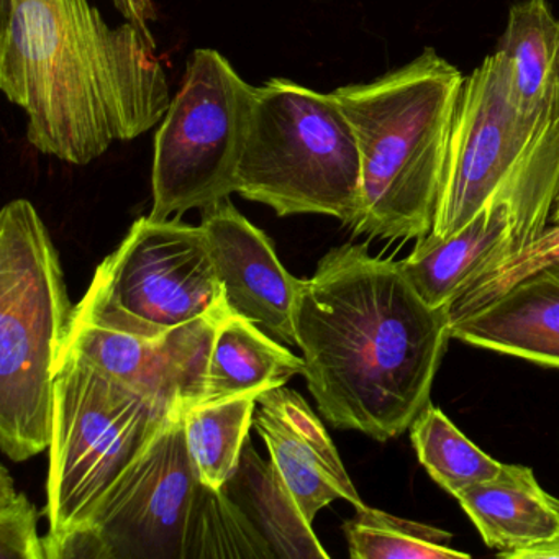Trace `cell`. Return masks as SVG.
I'll use <instances>...</instances> for the list:
<instances>
[{
  "instance_id": "obj_17",
  "label": "cell",
  "mask_w": 559,
  "mask_h": 559,
  "mask_svg": "<svg viewBox=\"0 0 559 559\" xmlns=\"http://www.w3.org/2000/svg\"><path fill=\"white\" fill-rule=\"evenodd\" d=\"M306 361L250 320L228 310L215 329L202 402L261 395L304 374Z\"/></svg>"
},
{
  "instance_id": "obj_9",
  "label": "cell",
  "mask_w": 559,
  "mask_h": 559,
  "mask_svg": "<svg viewBox=\"0 0 559 559\" xmlns=\"http://www.w3.org/2000/svg\"><path fill=\"white\" fill-rule=\"evenodd\" d=\"M543 104L523 109L512 61L502 51L464 78L431 234H456L490 201L535 133Z\"/></svg>"
},
{
  "instance_id": "obj_25",
  "label": "cell",
  "mask_w": 559,
  "mask_h": 559,
  "mask_svg": "<svg viewBox=\"0 0 559 559\" xmlns=\"http://www.w3.org/2000/svg\"><path fill=\"white\" fill-rule=\"evenodd\" d=\"M38 512L0 466V559H47L38 535Z\"/></svg>"
},
{
  "instance_id": "obj_4",
  "label": "cell",
  "mask_w": 559,
  "mask_h": 559,
  "mask_svg": "<svg viewBox=\"0 0 559 559\" xmlns=\"http://www.w3.org/2000/svg\"><path fill=\"white\" fill-rule=\"evenodd\" d=\"M74 306L57 247L27 199L0 214V447L12 461L48 450L55 371Z\"/></svg>"
},
{
  "instance_id": "obj_8",
  "label": "cell",
  "mask_w": 559,
  "mask_h": 559,
  "mask_svg": "<svg viewBox=\"0 0 559 559\" xmlns=\"http://www.w3.org/2000/svg\"><path fill=\"white\" fill-rule=\"evenodd\" d=\"M257 87L212 48L191 55L153 143L150 217L168 221L237 192Z\"/></svg>"
},
{
  "instance_id": "obj_16",
  "label": "cell",
  "mask_w": 559,
  "mask_h": 559,
  "mask_svg": "<svg viewBox=\"0 0 559 559\" xmlns=\"http://www.w3.org/2000/svg\"><path fill=\"white\" fill-rule=\"evenodd\" d=\"M512 207L502 188L456 234H428L401 261L402 270L430 307H450L477 277L499 266L512 234Z\"/></svg>"
},
{
  "instance_id": "obj_10",
  "label": "cell",
  "mask_w": 559,
  "mask_h": 559,
  "mask_svg": "<svg viewBox=\"0 0 559 559\" xmlns=\"http://www.w3.org/2000/svg\"><path fill=\"white\" fill-rule=\"evenodd\" d=\"M179 408L104 500L99 525L114 559H185L186 532L199 480Z\"/></svg>"
},
{
  "instance_id": "obj_22",
  "label": "cell",
  "mask_w": 559,
  "mask_h": 559,
  "mask_svg": "<svg viewBox=\"0 0 559 559\" xmlns=\"http://www.w3.org/2000/svg\"><path fill=\"white\" fill-rule=\"evenodd\" d=\"M353 559H469L453 548V535L428 523L362 506L343 523Z\"/></svg>"
},
{
  "instance_id": "obj_6",
  "label": "cell",
  "mask_w": 559,
  "mask_h": 559,
  "mask_svg": "<svg viewBox=\"0 0 559 559\" xmlns=\"http://www.w3.org/2000/svg\"><path fill=\"white\" fill-rule=\"evenodd\" d=\"M176 411L63 349L48 447V535L91 522Z\"/></svg>"
},
{
  "instance_id": "obj_24",
  "label": "cell",
  "mask_w": 559,
  "mask_h": 559,
  "mask_svg": "<svg viewBox=\"0 0 559 559\" xmlns=\"http://www.w3.org/2000/svg\"><path fill=\"white\" fill-rule=\"evenodd\" d=\"M549 264H559V225L546 228L545 234L535 243L530 245L522 254L509 263L473 281L451 304V322L486 306L503 290Z\"/></svg>"
},
{
  "instance_id": "obj_11",
  "label": "cell",
  "mask_w": 559,
  "mask_h": 559,
  "mask_svg": "<svg viewBox=\"0 0 559 559\" xmlns=\"http://www.w3.org/2000/svg\"><path fill=\"white\" fill-rule=\"evenodd\" d=\"M225 313L162 335H140L73 320L63 349L76 353L146 397L171 408L191 407L205 399L212 343Z\"/></svg>"
},
{
  "instance_id": "obj_14",
  "label": "cell",
  "mask_w": 559,
  "mask_h": 559,
  "mask_svg": "<svg viewBox=\"0 0 559 559\" xmlns=\"http://www.w3.org/2000/svg\"><path fill=\"white\" fill-rule=\"evenodd\" d=\"M451 338L559 369V264H549L451 322Z\"/></svg>"
},
{
  "instance_id": "obj_2",
  "label": "cell",
  "mask_w": 559,
  "mask_h": 559,
  "mask_svg": "<svg viewBox=\"0 0 559 559\" xmlns=\"http://www.w3.org/2000/svg\"><path fill=\"white\" fill-rule=\"evenodd\" d=\"M0 90L32 146L76 166L155 129L173 100L156 47L90 0H0Z\"/></svg>"
},
{
  "instance_id": "obj_27",
  "label": "cell",
  "mask_w": 559,
  "mask_h": 559,
  "mask_svg": "<svg viewBox=\"0 0 559 559\" xmlns=\"http://www.w3.org/2000/svg\"><path fill=\"white\" fill-rule=\"evenodd\" d=\"M132 2V25H135L143 37L156 47L155 37H153L152 31H150V22L156 21L155 5L153 0H130Z\"/></svg>"
},
{
  "instance_id": "obj_26",
  "label": "cell",
  "mask_w": 559,
  "mask_h": 559,
  "mask_svg": "<svg viewBox=\"0 0 559 559\" xmlns=\"http://www.w3.org/2000/svg\"><path fill=\"white\" fill-rule=\"evenodd\" d=\"M47 559H114L103 530L94 522L81 523L60 535L44 538Z\"/></svg>"
},
{
  "instance_id": "obj_3",
  "label": "cell",
  "mask_w": 559,
  "mask_h": 559,
  "mask_svg": "<svg viewBox=\"0 0 559 559\" xmlns=\"http://www.w3.org/2000/svg\"><path fill=\"white\" fill-rule=\"evenodd\" d=\"M464 76L433 48L366 84L333 91L355 130L361 192L355 235L431 234Z\"/></svg>"
},
{
  "instance_id": "obj_13",
  "label": "cell",
  "mask_w": 559,
  "mask_h": 559,
  "mask_svg": "<svg viewBox=\"0 0 559 559\" xmlns=\"http://www.w3.org/2000/svg\"><path fill=\"white\" fill-rule=\"evenodd\" d=\"M254 427L310 523L338 499L355 509L365 506L325 425L299 392L286 385L263 392L258 397Z\"/></svg>"
},
{
  "instance_id": "obj_28",
  "label": "cell",
  "mask_w": 559,
  "mask_h": 559,
  "mask_svg": "<svg viewBox=\"0 0 559 559\" xmlns=\"http://www.w3.org/2000/svg\"><path fill=\"white\" fill-rule=\"evenodd\" d=\"M114 5H116L117 11L123 15L126 22H130L132 24V2L130 0H112Z\"/></svg>"
},
{
  "instance_id": "obj_29",
  "label": "cell",
  "mask_w": 559,
  "mask_h": 559,
  "mask_svg": "<svg viewBox=\"0 0 559 559\" xmlns=\"http://www.w3.org/2000/svg\"><path fill=\"white\" fill-rule=\"evenodd\" d=\"M555 214H552V218H555V222H556V225H559V195H558V201H556V205H555Z\"/></svg>"
},
{
  "instance_id": "obj_7",
  "label": "cell",
  "mask_w": 559,
  "mask_h": 559,
  "mask_svg": "<svg viewBox=\"0 0 559 559\" xmlns=\"http://www.w3.org/2000/svg\"><path fill=\"white\" fill-rule=\"evenodd\" d=\"M228 310L201 225L148 215L99 264L73 320L162 335Z\"/></svg>"
},
{
  "instance_id": "obj_12",
  "label": "cell",
  "mask_w": 559,
  "mask_h": 559,
  "mask_svg": "<svg viewBox=\"0 0 559 559\" xmlns=\"http://www.w3.org/2000/svg\"><path fill=\"white\" fill-rule=\"evenodd\" d=\"M201 227L228 309L283 345L297 346L293 313L304 280L283 266L270 237L230 198L202 209Z\"/></svg>"
},
{
  "instance_id": "obj_15",
  "label": "cell",
  "mask_w": 559,
  "mask_h": 559,
  "mask_svg": "<svg viewBox=\"0 0 559 559\" xmlns=\"http://www.w3.org/2000/svg\"><path fill=\"white\" fill-rule=\"evenodd\" d=\"M484 543L506 559H559V499L530 467L509 464L502 479L456 497Z\"/></svg>"
},
{
  "instance_id": "obj_20",
  "label": "cell",
  "mask_w": 559,
  "mask_h": 559,
  "mask_svg": "<svg viewBox=\"0 0 559 559\" xmlns=\"http://www.w3.org/2000/svg\"><path fill=\"white\" fill-rule=\"evenodd\" d=\"M260 395L199 402L182 411L186 441L199 480L222 489L234 476L250 438Z\"/></svg>"
},
{
  "instance_id": "obj_23",
  "label": "cell",
  "mask_w": 559,
  "mask_h": 559,
  "mask_svg": "<svg viewBox=\"0 0 559 559\" xmlns=\"http://www.w3.org/2000/svg\"><path fill=\"white\" fill-rule=\"evenodd\" d=\"M276 559L224 489L199 483L186 532L185 559Z\"/></svg>"
},
{
  "instance_id": "obj_1",
  "label": "cell",
  "mask_w": 559,
  "mask_h": 559,
  "mask_svg": "<svg viewBox=\"0 0 559 559\" xmlns=\"http://www.w3.org/2000/svg\"><path fill=\"white\" fill-rule=\"evenodd\" d=\"M293 320L307 388L333 427L388 441L430 404L450 307L428 306L401 261L332 248L304 280Z\"/></svg>"
},
{
  "instance_id": "obj_19",
  "label": "cell",
  "mask_w": 559,
  "mask_h": 559,
  "mask_svg": "<svg viewBox=\"0 0 559 559\" xmlns=\"http://www.w3.org/2000/svg\"><path fill=\"white\" fill-rule=\"evenodd\" d=\"M497 51L512 61L523 109L538 110L559 80V19L548 2L522 0L513 4Z\"/></svg>"
},
{
  "instance_id": "obj_18",
  "label": "cell",
  "mask_w": 559,
  "mask_h": 559,
  "mask_svg": "<svg viewBox=\"0 0 559 559\" xmlns=\"http://www.w3.org/2000/svg\"><path fill=\"white\" fill-rule=\"evenodd\" d=\"M222 489L266 539L276 558H330L273 461L263 460L250 438L237 471Z\"/></svg>"
},
{
  "instance_id": "obj_5",
  "label": "cell",
  "mask_w": 559,
  "mask_h": 559,
  "mask_svg": "<svg viewBox=\"0 0 559 559\" xmlns=\"http://www.w3.org/2000/svg\"><path fill=\"white\" fill-rule=\"evenodd\" d=\"M361 192V155L333 93L286 78L257 87L237 194L280 217L329 215L353 227Z\"/></svg>"
},
{
  "instance_id": "obj_21",
  "label": "cell",
  "mask_w": 559,
  "mask_h": 559,
  "mask_svg": "<svg viewBox=\"0 0 559 559\" xmlns=\"http://www.w3.org/2000/svg\"><path fill=\"white\" fill-rule=\"evenodd\" d=\"M408 431L421 466L453 497L509 473V464L484 453L435 405L428 404Z\"/></svg>"
}]
</instances>
